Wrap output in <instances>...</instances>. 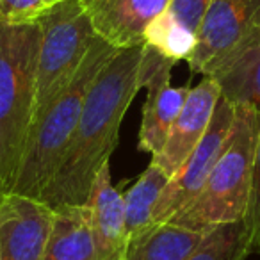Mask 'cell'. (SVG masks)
I'll use <instances>...</instances> for the list:
<instances>
[{
  "label": "cell",
  "instance_id": "obj_1",
  "mask_svg": "<svg viewBox=\"0 0 260 260\" xmlns=\"http://www.w3.org/2000/svg\"><path fill=\"white\" fill-rule=\"evenodd\" d=\"M141 59L143 47L119 48L94 77L64 159L41 196L48 207L87 203L98 171L118 146L123 116L141 89Z\"/></svg>",
  "mask_w": 260,
  "mask_h": 260
},
{
  "label": "cell",
  "instance_id": "obj_2",
  "mask_svg": "<svg viewBox=\"0 0 260 260\" xmlns=\"http://www.w3.org/2000/svg\"><path fill=\"white\" fill-rule=\"evenodd\" d=\"M119 48L100 36L93 41L82 66L70 86L52 102L40 119L30 126L22 162L11 194L40 200L59 170L70 146L77 123L86 104L87 91L104 64Z\"/></svg>",
  "mask_w": 260,
  "mask_h": 260
},
{
  "label": "cell",
  "instance_id": "obj_3",
  "mask_svg": "<svg viewBox=\"0 0 260 260\" xmlns=\"http://www.w3.org/2000/svg\"><path fill=\"white\" fill-rule=\"evenodd\" d=\"M41 29L0 22V191L15 187L32 123Z\"/></svg>",
  "mask_w": 260,
  "mask_h": 260
},
{
  "label": "cell",
  "instance_id": "obj_4",
  "mask_svg": "<svg viewBox=\"0 0 260 260\" xmlns=\"http://www.w3.org/2000/svg\"><path fill=\"white\" fill-rule=\"evenodd\" d=\"M260 130V112L237 104L226 146L202 191L168 223L207 234L221 224L242 221L248 203L251 166Z\"/></svg>",
  "mask_w": 260,
  "mask_h": 260
},
{
  "label": "cell",
  "instance_id": "obj_5",
  "mask_svg": "<svg viewBox=\"0 0 260 260\" xmlns=\"http://www.w3.org/2000/svg\"><path fill=\"white\" fill-rule=\"evenodd\" d=\"M36 22L41 29V41L30 126L70 86L96 40L91 18L80 0H61L47 6Z\"/></svg>",
  "mask_w": 260,
  "mask_h": 260
},
{
  "label": "cell",
  "instance_id": "obj_6",
  "mask_svg": "<svg viewBox=\"0 0 260 260\" xmlns=\"http://www.w3.org/2000/svg\"><path fill=\"white\" fill-rule=\"evenodd\" d=\"M260 43V0H210L187 59L192 73L217 79Z\"/></svg>",
  "mask_w": 260,
  "mask_h": 260
},
{
  "label": "cell",
  "instance_id": "obj_7",
  "mask_svg": "<svg viewBox=\"0 0 260 260\" xmlns=\"http://www.w3.org/2000/svg\"><path fill=\"white\" fill-rule=\"evenodd\" d=\"M234 118L235 105L221 94L205 136L164 187L162 194L153 209V224L168 223L202 191L217 159L226 146Z\"/></svg>",
  "mask_w": 260,
  "mask_h": 260
},
{
  "label": "cell",
  "instance_id": "obj_8",
  "mask_svg": "<svg viewBox=\"0 0 260 260\" xmlns=\"http://www.w3.org/2000/svg\"><path fill=\"white\" fill-rule=\"evenodd\" d=\"M177 62L162 57L152 48L143 47L139 87H146V102L143 105V119L139 128V150L159 155L168 139L171 126L189 94V86L175 87L171 84V70Z\"/></svg>",
  "mask_w": 260,
  "mask_h": 260
},
{
  "label": "cell",
  "instance_id": "obj_9",
  "mask_svg": "<svg viewBox=\"0 0 260 260\" xmlns=\"http://www.w3.org/2000/svg\"><path fill=\"white\" fill-rule=\"evenodd\" d=\"M219 98L221 87L212 77H203L198 86L189 89L162 150L159 155L152 157V162L157 164L170 178L180 170L205 136Z\"/></svg>",
  "mask_w": 260,
  "mask_h": 260
},
{
  "label": "cell",
  "instance_id": "obj_10",
  "mask_svg": "<svg viewBox=\"0 0 260 260\" xmlns=\"http://www.w3.org/2000/svg\"><path fill=\"white\" fill-rule=\"evenodd\" d=\"M2 260H43L54 210L40 200L8 194L0 207Z\"/></svg>",
  "mask_w": 260,
  "mask_h": 260
},
{
  "label": "cell",
  "instance_id": "obj_11",
  "mask_svg": "<svg viewBox=\"0 0 260 260\" xmlns=\"http://www.w3.org/2000/svg\"><path fill=\"white\" fill-rule=\"evenodd\" d=\"M96 36L116 48L145 45L148 25L166 11L170 0H80Z\"/></svg>",
  "mask_w": 260,
  "mask_h": 260
},
{
  "label": "cell",
  "instance_id": "obj_12",
  "mask_svg": "<svg viewBox=\"0 0 260 260\" xmlns=\"http://www.w3.org/2000/svg\"><path fill=\"white\" fill-rule=\"evenodd\" d=\"M87 207L96 260H123L128 244L123 196L114 187L111 166L105 164L93 182Z\"/></svg>",
  "mask_w": 260,
  "mask_h": 260
},
{
  "label": "cell",
  "instance_id": "obj_13",
  "mask_svg": "<svg viewBox=\"0 0 260 260\" xmlns=\"http://www.w3.org/2000/svg\"><path fill=\"white\" fill-rule=\"evenodd\" d=\"M210 0H170L145 32V45L173 62L187 61L196 47V34Z\"/></svg>",
  "mask_w": 260,
  "mask_h": 260
},
{
  "label": "cell",
  "instance_id": "obj_14",
  "mask_svg": "<svg viewBox=\"0 0 260 260\" xmlns=\"http://www.w3.org/2000/svg\"><path fill=\"white\" fill-rule=\"evenodd\" d=\"M52 210V228L43 260H96L87 203L61 205Z\"/></svg>",
  "mask_w": 260,
  "mask_h": 260
},
{
  "label": "cell",
  "instance_id": "obj_15",
  "mask_svg": "<svg viewBox=\"0 0 260 260\" xmlns=\"http://www.w3.org/2000/svg\"><path fill=\"white\" fill-rule=\"evenodd\" d=\"M203 234L173 223H157L128 239L123 260H187Z\"/></svg>",
  "mask_w": 260,
  "mask_h": 260
},
{
  "label": "cell",
  "instance_id": "obj_16",
  "mask_svg": "<svg viewBox=\"0 0 260 260\" xmlns=\"http://www.w3.org/2000/svg\"><path fill=\"white\" fill-rule=\"evenodd\" d=\"M168 182H170V177L150 160L141 177L125 192L123 207H125V223L128 239L143 234L146 228L153 224V209H155Z\"/></svg>",
  "mask_w": 260,
  "mask_h": 260
},
{
  "label": "cell",
  "instance_id": "obj_17",
  "mask_svg": "<svg viewBox=\"0 0 260 260\" xmlns=\"http://www.w3.org/2000/svg\"><path fill=\"white\" fill-rule=\"evenodd\" d=\"M221 94L234 105L248 104L260 112V43L217 77Z\"/></svg>",
  "mask_w": 260,
  "mask_h": 260
},
{
  "label": "cell",
  "instance_id": "obj_18",
  "mask_svg": "<svg viewBox=\"0 0 260 260\" xmlns=\"http://www.w3.org/2000/svg\"><path fill=\"white\" fill-rule=\"evenodd\" d=\"M248 256H251V253L244 224L242 221H237L221 224L203 234V239L187 260H246Z\"/></svg>",
  "mask_w": 260,
  "mask_h": 260
},
{
  "label": "cell",
  "instance_id": "obj_19",
  "mask_svg": "<svg viewBox=\"0 0 260 260\" xmlns=\"http://www.w3.org/2000/svg\"><path fill=\"white\" fill-rule=\"evenodd\" d=\"M242 224H244L249 253L251 255L260 253V130L255 146V155H253L251 182H249V194L244 216H242Z\"/></svg>",
  "mask_w": 260,
  "mask_h": 260
},
{
  "label": "cell",
  "instance_id": "obj_20",
  "mask_svg": "<svg viewBox=\"0 0 260 260\" xmlns=\"http://www.w3.org/2000/svg\"><path fill=\"white\" fill-rule=\"evenodd\" d=\"M43 0H0V22L30 23L36 22L43 9Z\"/></svg>",
  "mask_w": 260,
  "mask_h": 260
},
{
  "label": "cell",
  "instance_id": "obj_21",
  "mask_svg": "<svg viewBox=\"0 0 260 260\" xmlns=\"http://www.w3.org/2000/svg\"><path fill=\"white\" fill-rule=\"evenodd\" d=\"M45 6H52V4H57V2H61V0H43Z\"/></svg>",
  "mask_w": 260,
  "mask_h": 260
},
{
  "label": "cell",
  "instance_id": "obj_22",
  "mask_svg": "<svg viewBox=\"0 0 260 260\" xmlns=\"http://www.w3.org/2000/svg\"><path fill=\"white\" fill-rule=\"evenodd\" d=\"M6 198V194H4V192H2V191H0V202H2V200H4Z\"/></svg>",
  "mask_w": 260,
  "mask_h": 260
},
{
  "label": "cell",
  "instance_id": "obj_23",
  "mask_svg": "<svg viewBox=\"0 0 260 260\" xmlns=\"http://www.w3.org/2000/svg\"><path fill=\"white\" fill-rule=\"evenodd\" d=\"M2 202H4V200H2ZM2 202H0V207H2ZM0 216H2V212H0ZM0 260H2V256H0Z\"/></svg>",
  "mask_w": 260,
  "mask_h": 260
}]
</instances>
